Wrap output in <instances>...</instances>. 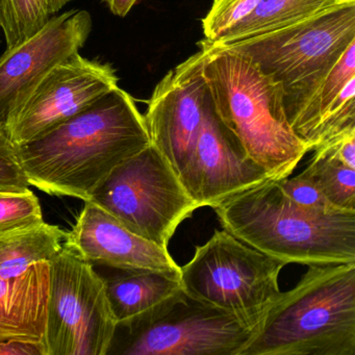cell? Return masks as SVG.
<instances>
[{
    "label": "cell",
    "instance_id": "5",
    "mask_svg": "<svg viewBox=\"0 0 355 355\" xmlns=\"http://www.w3.org/2000/svg\"><path fill=\"white\" fill-rule=\"evenodd\" d=\"M353 42L355 0H342L306 19L221 49L250 58L282 87L288 121Z\"/></svg>",
    "mask_w": 355,
    "mask_h": 355
},
{
    "label": "cell",
    "instance_id": "1",
    "mask_svg": "<svg viewBox=\"0 0 355 355\" xmlns=\"http://www.w3.org/2000/svg\"><path fill=\"white\" fill-rule=\"evenodd\" d=\"M149 145L144 116L117 87L17 153L30 186L89 201L115 168Z\"/></svg>",
    "mask_w": 355,
    "mask_h": 355
},
{
    "label": "cell",
    "instance_id": "14",
    "mask_svg": "<svg viewBox=\"0 0 355 355\" xmlns=\"http://www.w3.org/2000/svg\"><path fill=\"white\" fill-rule=\"evenodd\" d=\"M64 246L91 265L180 274L167 248L137 236L92 201H85Z\"/></svg>",
    "mask_w": 355,
    "mask_h": 355
},
{
    "label": "cell",
    "instance_id": "12",
    "mask_svg": "<svg viewBox=\"0 0 355 355\" xmlns=\"http://www.w3.org/2000/svg\"><path fill=\"white\" fill-rule=\"evenodd\" d=\"M93 28L85 10L51 18L40 31L0 57V120L17 109L55 66L78 53Z\"/></svg>",
    "mask_w": 355,
    "mask_h": 355
},
{
    "label": "cell",
    "instance_id": "8",
    "mask_svg": "<svg viewBox=\"0 0 355 355\" xmlns=\"http://www.w3.org/2000/svg\"><path fill=\"white\" fill-rule=\"evenodd\" d=\"M46 355H107L118 325L105 279L63 246L49 261Z\"/></svg>",
    "mask_w": 355,
    "mask_h": 355
},
{
    "label": "cell",
    "instance_id": "24",
    "mask_svg": "<svg viewBox=\"0 0 355 355\" xmlns=\"http://www.w3.org/2000/svg\"><path fill=\"white\" fill-rule=\"evenodd\" d=\"M28 187V178L20 165L17 146L0 120V192H24Z\"/></svg>",
    "mask_w": 355,
    "mask_h": 355
},
{
    "label": "cell",
    "instance_id": "9",
    "mask_svg": "<svg viewBox=\"0 0 355 355\" xmlns=\"http://www.w3.org/2000/svg\"><path fill=\"white\" fill-rule=\"evenodd\" d=\"M122 355H242L254 332L184 291L125 327Z\"/></svg>",
    "mask_w": 355,
    "mask_h": 355
},
{
    "label": "cell",
    "instance_id": "20",
    "mask_svg": "<svg viewBox=\"0 0 355 355\" xmlns=\"http://www.w3.org/2000/svg\"><path fill=\"white\" fill-rule=\"evenodd\" d=\"M315 155L303 173L340 211H355V169L323 148Z\"/></svg>",
    "mask_w": 355,
    "mask_h": 355
},
{
    "label": "cell",
    "instance_id": "25",
    "mask_svg": "<svg viewBox=\"0 0 355 355\" xmlns=\"http://www.w3.org/2000/svg\"><path fill=\"white\" fill-rule=\"evenodd\" d=\"M0 354H39L45 355L44 348L26 343L9 342L0 344Z\"/></svg>",
    "mask_w": 355,
    "mask_h": 355
},
{
    "label": "cell",
    "instance_id": "3",
    "mask_svg": "<svg viewBox=\"0 0 355 355\" xmlns=\"http://www.w3.org/2000/svg\"><path fill=\"white\" fill-rule=\"evenodd\" d=\"M223 230L286 263H355V211L319 215L298 207L268 180L213 207Z\"/></svg>",
    "mask_w": 355,
    "mask_h": 355
},
{
    "label": "cell",
    "instance_id": "17",
    "mask_svg": "<svg viewBox=\"0 0 355 355\" xmlns=\"http://www.w3.org/2000/svg\"><path fill=\"white\" fill-rule=\"evenodd\" d=\"M66 232L42 223L0 234V276L16 277L35 263L51 261L64 246Z\"/></svg>",
    "mask_w": 355,
    "mask_h": 355
},
{
    "label": "cell",
    "instance_id": "19",
    "mask_svg": "<svg viewBox=\"0 0 355 355\" xmlns=\"http://www.w3.org/2000/svg\"><path fill=\"white\" fill-rule=\"evenodd\" d=\"M72 0H0V28L7 49L40 31Z\"/></svg>",
    "mask_w": 355,
    "mask_h": 355
},
{
    "label": "cell",
    "instance_id": "6",
    "mask_svg": "<svg viewBox=\"0 0 355 355\" xmlns=\"http://www.w3.org/2000/svg\"><path fill=\"white\" fill-rule=\"evenodd\" d=\"M284 266L217 230L180 267V284L189 297L234 315L255 334L282 296L278 277Z\"/></svg>",
    "mask_w": 355,
    "mask_h": 355
},
{
    "label": "cell",
    "instance_id": "22",
    "mask_svg": "<svg viewBox=\"0 0 355 355\" xmlns=\"http://www.w3.org/2000/svg\"><path fill=\"white\" fill-rule=\"evenodd\" d=\"M261 0H214L211 10L202 19L205 42L214 44L232 28L248 17Z\"/></svg>",
    "mask_w": 355,
    "mask_h": 355
},
{
    "label": "cell",
    "instance_id": "13",
    "mask_svg": "<svg viewBox=\"0 0 355 355\" xmlns=\"http://www.w3.org/2000/svg\"><path fill=\"white\" fill-rule=\"evenodd\" d=\"M268 180L271 178L267 172L249 159L218 118L209 94L195 149L192 198L199 207L213 209L227 197Z\"/></svg>",
    "mask_w": 355,
    "mask_h": 355
},
{
    "label": "cell",
    "instance_id": "21",
    "mask_svg": "<svg viewBox=\"0 0 355 355\" xmlns=\"http://www.w3.org/2000/svg\"><path fill=\"white\" fill-rule=\"evenodd\" d=\"M44 223L40 202L28 189L24 192L0 193V234Z\"/></svg>",
    "mask_w": 355,
    "mask_h": 355
},
{
    "label": "cell",
    "instance_id": "7",
    "mask_svg": "<svg viewBox=\"0 0 355 355\" xmlns=\"http://www.w3.org/2000/svg\"><path fill=\"white\" fill-rule=\"evenodd\" d=\"M89 201L137 236L167 249L178 226L200 209L151 144L115 168Z\"/></svg>",
    "mask_w": 355,
    "mask_h": 355
},
{
    "label": "cell",
    "instance_id": "18",
    "mask_svg": "<svg viewBox=\"0 0 355 355\" xmlns=\"http://www.w3.org/2000/svg\"><path fill=\"white\" fill-rule=\"evenodd\" d=\"M340 1L342 0H261L259 7L221 40L207 44L214 47L238 44L306 19Z\"/></svg>",
    "mask_w": 355,
    "mask_h": 355
},
{
    "label": "cell",
    "instance_id": "4",
    "mask_svg": "<svg viewBox=\"0 0 355 355\" xmlns=\"http://www.w3.org/2000/svg\"><path fill=\"white\" fill-rule=\"evenodd\" d=\"M307 267L242 355H355V263Z\"/></svg>",
    "mask_w": 355,
    "mask_h": 355
},
{
    "label": "cell",
    "instance_id": "2",
    "mask_svg": "<svg viewBox=\"0 0 355 355\" xmlns=\"http://www.w3.org/2000/svg\"><path fill=\"white\" fill-rule=\"evenodd\" d=\"M203 76L214 111L271 180L288 178L309 147L293 132L282 87L247 55L205 41Z\"/></svg>",
    "mask_w": 355,
    "mask_h": 355
},
{
    "label": "cell",
    "instance_id": "15",
    "mask_svg": "<svg viewBox=\"0 0 355 355\" xmlns=\"http://www.w3.org/2000/svg\"><path fill=\"white\" fill-rule=\"evenodd\" d=\"M49 269V261H43L16 277L0 276V344L37 345L46 355Z\"/></svg>",
    "mask_w": 355,
    "mask_h": 355
},
{
    "label": "cell",
    "instance_id": "27",
    "mask_svg": "<svg viewBox=\"0 0 355 355\" xmlns=\"http://www.w3.org/2000/svg\"><path fill=\"white\" fill-rule=\"evenodd\" d=\"M0 193H3V192H0Z\"/></svg>",
    "mask_w": 355,
    "mask_h": 355
},
{
    "label": "cell",
    "instance_id": "11",
    "mask_svg": "<svg viewBox=\"0 0 355 355\" xmlns=\"http://www.w3.org/2000/svg\"><path fill=\"white\" fill-rule=\"evenodd\" d=\"M110 64L80 53L55 66L5 120L16 146L37 140L117 88Z\"/></svg>",
    "mask_w": 355,
    "mask_h": 355
},
{
    "label": "cell",
    "instance_id": "10",
    "mask_svg": "<svg viewBox=\"0 0 355 355\" xmlns=\"http://www.w3.org/2000/svg\"><path fill=\"white\" fill-rule=\"evenodd\" d=\"M205 51L170 70L148 101L145 123L150 144L163 155L191 195L194 157L209 97L203 76Z\"/></svg>",
    "mask_w": 355,
    "mask_h": 355
},
{
    "label": "cell",
    "instance_id": "16",
    "mask_svg": "<svg viewBox=\"0 0 355 355\" xmlns=\"http://www.w3.org/2000/svg\"><path fill=\"white\" fill-rule=\"evenodd\" d=\"M180 274L155 270H123L105 279L107 299L118 327H128L182 290Z\"/></svg>",
    "mask_w": 355,
    "mask_h": 355
},
{
    "label": "cell",
    "instance_id": "26",
    "mask_svg": "<svg viewBox=\"0 0 355 355\" xmlns=\"http://www.w3.org/2000/svg\"><path fill=\"white\" fill-rule=\"evenodd\" d=\"M114 15L125 17L138 0H103Z\"/></svg>",
    "mask_w": 355,
    "mask_h": 355
},
{
    "label": "cell",
    "instance_id": "23",
    "mask_svg": "<svg viewBox=\"0 0 355 355\" xmlns=\"http://www.w3.org/2000/svg\"><path fill=\"white\" fill-rule=\"evenodd\" d=\"M279 182L291 200L305 211L325 216L347 211L336 209L303 172L295 178L280 180Z\"/></svg>",
    "mask_w": 355,
    "mask_h": 355
}]
</instances>
